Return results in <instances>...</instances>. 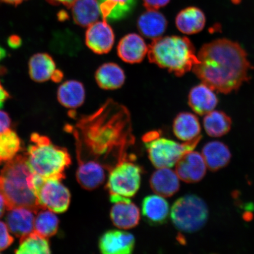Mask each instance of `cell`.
I'll use <instances>...</instances> for the list:
<instances>
[{
  "mask_svg": "<svg viewBox=\"0 0 254 254\" xmlns=\"http://www.w3.org/2000/svg\"><path fill=\"white\" fill-rule=\"evenodd\" d=\"M192 70L203 83L223 94L238 90L249 79L250 63L239 44L217 39L205 44L197 55Z\"/></svg>",
  "mask_w": 254,
  "mask_h": 254,
  "instance_id": "1",
  "label": "cell"
},
{
  "mask_svg": "<svg viewBox=\"0 0 254 254\" xmlns=\"http://www.w3.org/2000/svg\"><path fill=\"white\" fill-rule=\"evenodd\" d=\"M75 135L96 144L122 142L131 136V121L125 106L109 100L90 116H84L77 125Z\"/></svg>",
  "mask_w": 254,
  "mask_h": 254,
  "instance_id": "2",
  "label": "cell"
},
{
  "mask_svg": "<svg viewBox=\"0 0 254 254\" xmlns=\"http://www.w3.org/2000/svg\"><path fill=\"white\" fill-rule=\"evenodd\" d=\"M31 174L25 155H17L5 163L0 172V193L5 199L7 210L25 207L37 213L42 209L30 188Z\"/></svg>",
  "mask_w": 254,
  "mask_h": 254,
  "instance_id": "3",
  "label": "cell"
},
{
  "mask_svg": "<svg viewBox=\"0 0 254 254\" xmlns=\"http://www.w3.org/2000/svg\"><path fill=\"white\" fill-rule=\"evenodd\" d=\"M150 61L177 76L192 69L198 63L195 47L188 38L177 36L161 37L148 47Z\"/></svg>",
  "mask_w": 254,
  "mask_h": 254,
  "instance_id": "4",
  "label": "cell"
},
{
  "mask_svg": "<svg viewBox=\"0 0 254 254\" xmlns=\"http://www.w3.org/2000/svg\"><path fill=\"white\" fill-rule=\"evenodd\" d=\"M30 139L25 156L31 172L44 178L64 179V171L71 163L68 151L37 133H33Z\"/></svg>",
  "mask_w": 254,
  "mask_h": 254,
  "instance_id": "5",
  "label": "cell"
},
{
  "mask_svg": "<svg viewBox=\"0 0 254 254\" xmlns=\"http://www.w3.org/2000/svg\"><path fill=\"white\" fill-rule=\"evenodd\" d=\"M201 136L192 141L181 143L160 137L157 132H151L144 137L148 157L157 168H171L187 152L193 151L201 140Z\"/></svg>",
  "mask_w": 254,
  "mask_h": 254,
  "instance_id": "6",
  "label": "cell"
},
{
  "mask_svg": "<svg viewBox=\"0 0 254 254\" xmlns=\"http://www.w3.org/2000/svg\"><path fill=\"white\" fill-rule=\"evenodd\" d=\"M29 184L41 209H49L56 213H63L67 210L70 204L71 193L61 179L44 178L32 173Z\"/></svg>",
  "mask_w": 254,
  "mask_h": 254,
  "instance_id": "7",
  "label": "cell"
},
{
  "mask_svg": "<svg viewBox=\"0 0 254 254\" xmlns=\"http://www.w3.org/2000/svg\"><path fill=\"white\" fill-rule=\"evenodd\" d=\"M208 218L207 205L195 195H187L178 199L171 209L174 226L183 233H193L201 230Z\"/></svg>",
  "mask_w": 254,
  "mask_h": 254,
  "instance_id": "8",
  "label": "cell"
},
{
  "mask_svg": "<svg viewBox=\"0 0 254 254\" xmlns=\"http://www.w3.org/2000/svg\"><path fill=\"white\" fill-rule=\"evenodd\" d=\"M141 168L132 162L122 160L110 170L106 188L110 194L132 197L141 185Z\"/></svg>",
  "mask_w": 254,
  "mask_h": 254,
  "instance_id": "9",
  "label": "cell"
},
{
  "mask_svg": "<svg viewBox=\"0 0 254 254\" xmlns=\"http://www.w3.org/2000/svg\"><path fill=\"white\" fill-rule=\"evenodd\" d=\"M113 205L110 211V218L116 227L128 230L134 228L140 220V211L129 198L117 194H110Z\"/></svg>",
  "mask_w": 254,
  "mask_h": 254,
  "instance_id": "10",
  "label": "cell"
},
{
  "mask_svg": "<svg viewBox=\"0 0 254 254\" xmlns=\"http://www.w3.org/2000/svg\"><path fill=\"white\" fill-rule=\"evenodd\" d=\"M85 44L92 52L98 55L109 53L115 42V34L107 21H98L88 27Z\"/></svg>",
  "mask_w": 254,
  "mask_h": 254,
  "instance_id": "11",
  "label": "cell"
},
{
  "mask_svg": "<svg viewBox=\"0 0 254 254\" xmlns=\"http://www.w3.org/2000/svg\"><path fill=\"white\" fill-rule=\"evenodd\" d=\"M206 165L199 152L190 151L181 158L176 164V173L179 179L187 183H195L204 177Z\"/></svg>",
  "mask_w": 254,
  "mask_h": 254,
  "instance_id": "12",
  "label": "cell"
},
{
  "mask_svg": "<svg viewBox=\"0 0 254 254\" xmlns=\"http://www.w3.org/2000/svg\"><path fill=\"white\" fill-rule=\"evenodd\" d=\"M135 240L128 232L109 230L100 238L99 249L104 254H129L134 250Z\"/></svg>",
  "mask_w": 254,
  "mask_h": 254,
  "instance_id": "13",
  "label": "cell"
},
{
  "mask_svg": "<svg viewBox=\"0 0 254 254\" xmlns=\"http://www.w3.org/2000/svg\"><path fill=\"white\" fill-rule=\"evenodd\" d=\"M148 47L139 35H126L120 41L117 54L123 61L129 64L140 63L148 55Z\"/></svg>",
  "mask_w": 254,
  "mask_h": 254,
  "instance_id": "14",
  "label": "cell"
},
{
  "mask_svg": "<svg viewBox=\"0 0 254 254\" xmlns=\"http://www.w3.org/2000/svg\"><path fill=\"white\" fill-rule=\"evenodd\" d=\"M215 90L202 82L190 90L189 104L191 109L199 116H205L214 110L218 99Z\"/></svg>",
  "mask_w": 254,
  "mask_h": 254,
  "instance_id": "15",
  "label": "cell"
},
{
  "mask_svg": "<svg viewBox=\"0 0 254 254\" xmlns=\"http://www.w3.org/2000/svg\"><path fill=\"white\" fill-rule=\"evenodd\" d=\"M8 211L5 223L12 234L21 238L34 231L33 211L25 207H15Z\"/></svg>",
  "mask_w": 254,
  "mask_h": 254,
  "instance_id": "16",
  "label": "cell"
},
{
  "mask_svg": "<svg viewBox=\"0 0 254 254\" xmlns=\"http://www.w3.org/2000/svg\"><path fill=\"white\" fill-rule=\"evenodd\" d=\"M76 179L82 188L94 190L102 185L106 173L103 165L97 161L79 160Z\"/></svg>",
  "mask_w": 254,
  "mask_h": 254,
  "instance_id": "17",
  "label": "cell"
},
{
  "mask_svg": "<svg viewBox=\"0 0 254 254\" xmlns=\"http://www.w3.org/2000/svg\"><path fill=\"white\" fill-rule=\"evenodd\" d=\"M163 196L151 195L146 196L142 202V214L145 221L151 225L165 224L170 214V206Z\"/></svg>",
  "mask_w": 254,
  "mask_h": 254,
  "instance_id": "18",
  "label": "cell"
},
{
  "mask_svg": "<svg viewBox=\"0 0 254 254\" xmlns=\"http://www.w3.org/2000/svg\"><path fill=\"white\" fill-rule=\"evenodd\" d=\"M138 29L143 36L152 40L163 36L167 28L166 17L157 9H147L139 16Z\"/></svg>",
  "mask_w": 254,
  "mask_h": 254,
  "instance_id": "19",
  "label": "cell"
},
{
  "mask_svg": "<svg viewBox=\"0 0 254 254\" xmlns=\"http://www.w3.org/2000/svg\"><path fill=\"white\" fill-rule=\"evenodd\" d=\"M150 184L151 188L158 195L170 197L180 190V180L176 171L170 168H158L152 174Z\"/></svg>",
  "mask_w": 254,
  "mask_h": 254,
  "instance_id": "20",
  "label": "cell"
},
{
  "mask_svg": "<svg viewBox=\"0 0 254 254\" xmlns=\"http://www.w3.org/2000/svg\"><path fill=\"white\" fill-rule=\"evenodd\" d=\"M206 24V17L201 9L189 7L183 9L177 15L176 25L180 32L192 35L201 32Z\"/></svg>",
  "mask_w": 254,
  "mask_h": 254,
  "instance_id": "21",
  "label": "cell"
},
{
  "mask_svg": "<svg viewBox=\"0 0 254 254\" xmlns=\"http://www.w3.org/2000/svg\"><path fill=\"white\" fill-rule=\"evenodd\" d=\"M73 20L79 26L88 27L101 17L98 0H76L71 5Z\"/></svg>",
  "mask_w": 254,
  "mask_h": 254,
  "instance_id": "22",
  "label": "cell"
},
{
  "mask_svg": "<svg viewBox=\"0 0 254 254\" xmlns=\"http://www.w3.org/2000/svg\"><path fill=\"white\" fill-rule=\"evenodd\" d=\"M175 135L180 140L189 142L201 136V125L194 114L182 113L174 119L173 126Z\"/></svg>",
  "mask_w": 254,
  "mask_h": 254,
  "instance_id": "23",
  "label": "cell"
},
{
  "mask_svg": "<svg viewBox=\"0 0 254 254\" xmlns=\"http://www.w3.org/2000/svg\"><path fill=\"white\" fill-rule=\"evenodd\" d=\"M95 78L100 88L113 90L123 86L126 81V75L123 69L117 64L108 63L97 69Z\"/></svg>",
  "mask_w": 254,
  "mask_h": 254,
  "instance_id": "24",
  "label": "cell"
},
{
  "mask_svg": "<svg viewBox=\"0 0 254 254\" xmlns=\"http://www.w3.org/2000/svg\"><path fill=\"white\" fill-rule=\"evenodd\" d=\"M56 64L53 57L46 53H37L28 62V73L32 80L44 82L52 79L56 70Z\"/></svg>",
  "mask_w": 254,
  "mask_h": 254,
  "instance_id": "25",
  "label": "cell"
},
{
  "mask_svg": "<svg viewBox=\"0 0 254 254\" xmlns=\"http://www.w3.org/2000/svg\"><path fill=\"white\" fill-rule=\"evenodd\" d=\"M57 99L66 109H78L83 104L85 99L83 84L77 80L63 82L57 90Z\"/></svg>",
  "mask_w": 254,
  "mask_h": 254,
  "instance_id": "26",
  "label": "cell"
},
{
  "mask_svg": "<svg viewBox=\"0 0 254 254\" xmlns=\"http://www.w3.org/2000/svg\"><path fill=\"white\" fill-rule=\"evenodd\" d=\"M202 155L209 170L216 171L227 166L231 154L227 146L220 141L206 143L202 148Z\"/></svg>",
  "mask_w": 254,
  "mask_h": 254,
  "instance_id": "27",
  "label": "cell"
},
{
  "mask_svg": "<svg viewBox=\"0 0 254 254\" xmlns=\"http://www.w3.org/2000/svg\"><path fill=\"white\" fill-rule=\"evenodd\" d=\"M101 17L104 20L115 21L122 20L131 13L136 0H98Z\"/></svg>",
  "mask_w": 254,
  "mask_h": 254,
  "instance_id": "28",
  "label": "cell"
},
{
  "mask_svg": "<svg viewBox=\"0 0 254 254\" xmlns=\"http://www.w3.org/2000/svg\"><path fill=\"white\" fill-rule=\"evenodd\" d=\"M203 124L206 134L212 137H220L229 132L232 121L223 111L213 110L205 115Z\"/></svg>",
  "mask_w": 254,
  "mask_h": 254,
  "instance_id": "29",
  "label": "cell"
},
{
  "mask_svg": "<svg viewBox=\"0 0 254 254\" xmlns=\"http://www.w3.org/2000/svg\"><path fill=\"white\" fill-rule=\"evenodd\" d=\"M16 254H50V247L47 238L41 236L34 231L21 238L20 246Z\"/></svg>",
  "mask_w": 254,
  "mask_h": 254,
  "instance_id": "30",
  "label": "cell"
},
{
  "mask_svg": "<svg viewBox=\"0 0 254 254\" xmlns=\"http://www.w3.org/2000/svg\"><path fill=\"white\" fill-rule=\"evenodd\" d=\"M21 141L17 133L9 129L0 134V164L11 161L18 155Z\"/></svg>",
  "mask_w": 254,
  "mask_h": 254,
  "instance_id": "31",
  "label": "cell"
},
{
  "mask_svg": "<svg viewBox=\"0 0 254 254\" xmlns=\"http://www.w3.org/2000/svg\"><path fill=\"white\" fill-rule=\"evenodd\" d=\"M59 220L56 212L42 209L34 220V231L46 238L55 236L58 231Z\"/></svg>",
  "mask_w": 254,
  "mask_h": 254,
  "instance_id": "32",
  "label": "cell"
},
{
  "mask_svg": "<svg viewBox=\"0 0 254 254\" xmlns=\"http://www.w3.org/2000/svg\"><path fill=\"white\" fill-rule=\"evenodd\" d=\"M11 234L7 224L0 221V252L8 249L13 243L14 238Z\"/></svg>",
  "mask_w": 254,
  "mask_h": 254,
  "instance_id": "33",
  "label": "cell"
},
{
  "mask_svg": "<svg viewBox=\"0 0 254 254\" xmlns=\"http://www.w3.org/2000/svg\"><path fill=\"white\" fill-rule=\"evenodd\" d=\"M11 120L7 113L0 110V134L10 129Z\"/></svg>",
  "mask_w": 254,
  "mask_h": 254,
  "instance_id": "34",
  "label": "cell"
},
{
  "mask_svg": "<svg viewBox=\"0 0 254 254\" xmlns=\"http://www.w3.org/2000/svg\"><path fill=\"white\" fill-rule=\"evenodd\" d=\"M146 8L150 9H158L164 7L170 0H142Z\"/></svg>",
  "mask_w": 254,
  "mask_h": 254,
  "instance_id": "35",
  "label": "cell"
},
{
  "mask_svg": "<svg viewBox=\"0 0 254 254\" xmlns=\"http://www.w3.org/2000/svg\"><path fill=\"white\" fill-rule=\"evenodd\" d=\"M7 43L9 47L16 49H18L21 46L22 40L20 37L16 36V35H12L8 38Z\"/></svg>",
  "mask_w": 254,
  "mask_h": 254,
  "instance_id": "36",
  "label": "cell"
},
{
  "mask_svg": "<svg viewBox=\"0 0 254 254\" xmlns=\"http://www.w3.org/2000/svg\"><path fill=\"white\" fill-rule=\"evenodd\" d=\"M9 98H10V95L2 86L1 81H0V109L4 106L5 101H7Z\"/></svg>",
  "mask_w": 254,
  "mask_h": 254,
  "instance_id": "37",
  "label": "cell"
},
{
  "mask_svg": "<svg viewBox=\"0 0 254 254\" xmlns=\"http://www.w3.org/2000/svg\"><path fill=\"white\" fill-rule=\"evenodd\" d=\"M51 4L55 5H63L70 8L76 0H47Z\"/></svg>",
  "mask_w": 254,
  "mask_h": 254,
  "instance_id": "38",
  "label": "cell"
},
{
  "mask_svg": "<svg viewBox=\"0 0 254 254\" xmlns=\"http://www.w3.org/2000/svg\"><path fill=\"white\" fill-rule=\"evenodd\" d=\"M6 209H7V203L4 196L0 193V218L4 214Z\"/></svg>",
  "mask_w": 254,
  "mask_h": 254,
  "instance_id": "39",
  "label": "cell"
},
{
  "mask_svg": "<svg viewBox=\"0 0 254 254\" xmlns=\"http://www.w3.org/2000/svg\"><path fill=\"white\" fill-rule=\"evenodd\" d=\"M64 74L63 72L60 69H57L52 76V81L55 82H59L61 81L63 78Z\"/></svg>",
  "mask_w": 254,
  "mask_h": 254,
  "instance_id": "40",
  "label": "cell"
},
{
  "mask_svg": "<svg viewBox=\"0 0 254 254\" xmlns=\"http://www.w3.org/2000/svg\"><path fill=\"white\" fill-rule=\"evenodd\" d=\"M25 1H27V0H0V2H1L13 5L20 4L22 2H23Z\"/></svg>",
  "mask_w": 254,
  "mask_h": 254,
  "instance_id": "41",
  "label": "cell"
},
{
  "mask_svg": "<svg viewBox=\"0 0 254 254\" xmlns=\"http://www.w3.org/2000/svg\"><path fill=\"white\" fill-rule=\"evenodd\" d=\"M6 56H7V52L4 48L0 46V62L4 59Z\"/></svg>",
  "mask_w": 254,
  "mask_h": 254,
  "instance_id": "42",
  "label": "cell"
}]
</instances>
